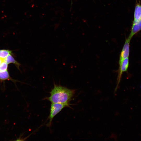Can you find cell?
I'll return each mask as SVG.
<instances>
[{
	"label": "cell",
	"mask_w": 141,
	"mask_h": 141,
	"mask_svg": "<svg viewBox=\"0 0 141 141\" xmlns=\"http://www.w3.org/2000/svg\"><path fill=\"white\" fill-rule=\"evenodd\" d=\"M75 93V90L70 89L55 83L54 87L50 92V96L46 99L51 103H70Z\"/></svg>",
	"instance_id": "6da1fadb"
},
{
	"label": "cell",
	"mask_w": 141,
	"mask_h": 141,
	"mask_svg": "<svg viewBox=\"0 0 141 141\" xmlns=\"http://www.w3.org/2000/svg\"><path fill=\"white\" fill-rule=\"evenodd\" d=\"M70 103H52L51 104L50 114L48 118L49 121L47 125L50 127L54 117L60 113L64 108L66 107H70Z\"/></svg>",
	"instance_id": "7a4b0ae2"
},
{
	"label": "cell",
	"mask_w": 141,
	"mask_h": 141,
	"mask_svg": "<svg viewBox=\"0 0 141 141\" xmlns=\"http://www.w3.org/2000/svg\"><path fill=\"white\" fill-rule=\"evenodd\" d=\"M119 64V67L118 70V74L117 79V84L115 89L116 90H117L120 82L123 73L127 71L129 65L128 57L120 63Z\"/></svg>",
	"instance_id": "3957f363"
},
{
	"label": "cell",
	"mask_w": 141,
	"mask_h": 141,
	"mask_svg": "<svg viewBox=\"0 0 141 141\" xmlns=\"http://www.w3.org/2000/svg\"><path fill=\"white\" fill-rule=\"evenodd\" d=\"M131 40L126 39L119 56V64L124 60L128 57L130 54V42Z\"/></svg>",
	"instance_id": "277c9868"
},
{
	"label": "cell",
	"mask_w": 141,
	"mask_h": 141,
	"mask_svg": "<svg viewBox=\"0 0 141 141\" xmlns=\"http://www.w3.org/2000/svg\"><path fill=\"white\" fill-rule=\"evenodd\" d=\"M141 31V19L133 23L130 33L128 38L131 39L133 36Z\"/></svg>",
	"instance_id": "5b68a950"
},
{
	"label": "cell",
	"mask_w": 141,
	"mask_h": 141,
	"mask_svg": "<svg viewBox=\"0 0 141 141\" xmlns=\"http://www.w3.org/2000/svg\"><path fill=\"white\" fill-rule=\"evenodd\" d=\"M141 19V3H137L135 6L134 14V20L133 23H135Z\"/></svg>",
	"instance_id": "8992f818"
},
{
	"label": "cell",
	"mask_w": 141,
	"mask_h": 141,
	"mask_svg": "<svg viewBox=\"0 0 141 141\" xmlns=\"http://www.w3.org/2000/svg\"><path fill=\"white\" fill-rule=\"evenodd\" d=\"M7 80L11 81L15 83L17 81L11 78L8 70L4 71L0 70V81L3 82Z\"/></svg>",
	"instance_id": "52a82bcc"
},
{
	"label": "cell",
	"mask_w": 141,
	"mask_h": 141,
	"mask_svg": "<svg viewBox=\"0 0 141 141\" xmlns=\"http://www.w3.org/2000/svg\"><path fill=\"white\" fill-rule=\"evenodd\" d=\"M3 61L8 64L11 63L14 64L20 70L19 67L21 64L15 60L11 54H9L7 57L4 58Z\"/></svg>",
	"instance_id": "ba28073f"
},
{
	"label": "cell",
	"mask_w": 141,
	"mask_h": 141,
	"mask_svg": "<svg viewBox=\"0 0 141 141\" xmlns=\"http://www.w3.org/2000/svg\"><path fill=\"white\" fill-rule=\"evenodd\" d=\"M12 54V51L9 50H0V57L4 59L7 57L9 54Z\"/></svg>",
	"instance_id": "9c48e42d"
},
{
	"label": "cell",
	"mask_w": 141,
	"mask_h": 141,
	"mask_svg": "<svg viewBox=\"0 0 141 141\" xmlns=\"http://www.w3.org/2000/svg\"><path fill=\"white\" fill-rule=\"evenodd\" d=\"M8 64L3 60L0 65V70L4 71L7 70Z\"/></svg>",
	"instance_id": "30bf717a"
},
{
	"label": "cell",
	"mask_w": 141,
	"mask_h": 141,
	"mask_svg": "<svg viewBox=\"0 0 141 141\" xmlns=\"http://www.w3.org/2000/svg\"><path fill=\"white\" fill-rule=\"evenodd\" d=\"M3 60V59L0 57V65Z\"/></svg>",
	"instance_id": "8fae6325"
},
{
	"label": "cell",
	"mask_w": 141,
	"mask_h": 141,
	"mask_svg": "<svg viewBox=\"0 0 141 141\" xmlns=\"http://www.w3.org/2000/svg\"></svg>",
	"instance_id": "7c38bea8"
}]
</instances>
